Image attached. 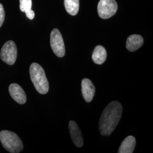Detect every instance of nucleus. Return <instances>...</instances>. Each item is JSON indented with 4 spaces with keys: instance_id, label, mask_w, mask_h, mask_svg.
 Here are the masks:
<instances>
[{
    "instance_id": "1",
    "label": "nucleus",
    "mask_w": 153,
    "mask_h": 153,
    "mask_svg": "<svg viewBox=\"0 0 153 153\" xmlns=\"http://www.w3.org/2000/svg\"><path fill=\"white\" fill-rule=\"evenodd\" d=\"M123 112V106L118 101H113L104 108L99 120V129L102 136H108L118 125Z\"/></svg>"
},
{
    "instance_id": "10",
    "label": "nucleus",
    "mask_w": 153,
    "mask_h": 153,
    "mask_svg": "<svg viewBox=\"0 0 153 153\" xmlns=\"http://www.w3.org/2000/svg\"><path fill=\"white\" fill-rule=\"evenodd\" d=\"M143 44V39L141 35L134 34L129 36L126 43V47L130 52H134L142 47Z\"/></svg>"
},
{
    "instance_id": "12",
    "label": "nucleus",
    "mask_w": 153,
    "mask_h": 153,
    "mask_svg": "<svg viewBox=\"0 0 153 153\" xmlns=\"http://www.w3.org/2000/svg\"><path fill=\"white\" fill-rule=\"evenodd\" d=\"M92 59L94 62L99 65L103 64L107 59V52L102 45L97 46L94 50Z\"/></svg>"
},
{
    "instance_id": "9",
    "label": "nucleus",
    "mask_w": 153,
    "mask_h": 153,
    "mask_svg": "<svg viewBox=\"0 0 153 153\" xmlns=\"http://www.w3.org/2000/svg\"><path fill=\"white\" fill-rule=\"evenodd\" d=\"M82 94L85 100L89 103L92 101L95 94V88L92 82L88 78L82 79Z\"/></svg>"
},
{
    "instance_id": "15",
    "label": "nucleus",
    "mask_w": 153,
    "mask_h": 153,
    "mask_svg": "<svg viewBox=\"0 0 153 153\" xmlns=\"http://www.w3.org/2000/svg\"><path fill=\"white\" fill-rule=\"evenodd\" d=\"M5 13L3 5L0 3V27L3 25L4 22L5 21Z\"/></svg>"
},
{
    "instance_id": "16",
    "label": "nucleus",
    "mask_w": 153,
    "mask_h": 153,
    "mask_svg": "<svg viewBox=\"0 0 153 153\" xmlns=\"http://www.w3.org/2000/svg\"><path fill=\"white\" fill-rule=\"evenodd\" d=\"M26 16L28 18L31 20L33 19L35 17V13L32 9L30 11H28L27 13H26Z\"/></svg>"
},
{
    "instance_id": "2",
    "label": "nucleus",
    "mask_w": 153,
    "mask_h": 153,
    "mask_svg": "<svg viewBox=\"0 0 153 153\" xmlns=\"http://www.w3.org/2000/svg\"><path fill=\"white\" fill-rule=\"evenodd\" d=\"M30 75L35 89L41 94H45L49 90V83L43 68L38 63H33L30 67Z\"/></svg>"
},
{
    "instance_id": "14",
    "label": "nucleus",
    "mask_w": 153,
    "mask_h": 153,
    "mask_svg": "<svg viewBox=\"0 0 153 153\" xmlns=\"http://www.w3.org/2000/svg\"><path fill=\"white\" fill-rule=\"evenodd\" d=\"M19 7L21 11L25 12L30 11L32 7V0H19Z\"/></svg>"
},
{
    "instance_id": "5",
    "label": "nucleus",
    "mask_w": 153,
    "mask_h": 153,
    "mask_svg": "<svg viewBox=\"0 0 153 153\" xmlns=\"http://www.w3.org/2000/svg\"><path fill=\"white\" fill-rule=\"evenodd\" d=\"M0 57L1 60L7 64L14 65L17 57V48L13 41H7L4 44L1 50Z\"/></svg>"
},
{
    "instance_id": "11",
    "label": "nucleus",
    "mask_w": 153,
    "mask_h": 153,
    "mask_svg": "<svg viewBox=\"0 0 153 153\" xmlns=\"http://www.w3.org/2000/svg\"><path fill=\"white\" fill-rule=\"evenodd\" d=\"M136 144V138L132 136L126 137L121 143L119 149V153H132Z\"/></svg>"
},
{
    "instance_id": "8",
    "label": "nucleus",
    "mask_w": 153,
    "mask_h": 153,
    "mask_svg": "<svg viewBox=\"0 0 153 153\" xmlns=\"http://www.w3.org/2000/svg\"><path fill=\"white\" fill-rule=\"evenodd\" d=\"M9 93L11 98L20 104H24L27 100V97L24 90L19 85L12 83L9 87Z\"/></svg>"
},
{
    "instance_id": "4",
    "label": "nucleus",
    "mask_w": 153,
    "mask_h": 153,
    "mask_svg": "<svg viewBox=\"0 0 153 153\" xmlns=\"http://www.w3.org/2000/svg\"><path fill=\"white\" fill-rule=\"evenodd\" d=\"M50 43L53 52L57 57H62L65 56V44L62 35L58 29H53L51 33Z\"/></svg>"
},
{
    "instance_id": "13",
    "label": "nucleus",
    "mask_w": 153,
    "mask_h": 153,
    "mask_svg": "<svg viewBox=\"0 0 153 153\" xmlns=\"http://www.w3.org/2000/svg\"><path fill=\"white\" fill-rule=\"evenodd\" d=\"M66 10L71 16H76L79 7V0H64Z\"/></svg>"
},
{
    "instance_id": "6",
    "label": "nucleus",
    "mask_w": 153,
    "mask_h": 153,
    "mask_svg": "<svg viewBox=\"0 0 153 153\" xmlns=\"http://www.w3.org/2000/svg\"><path fill=\"white\" fill-rule=\"evenodd\" d=\"M117 7L115 0H100L98 5L99 16L104 19H108L115 15Z\"/></svg>"
},
{
    "instance_id": "7",
    "label": "nucleus",
    "mask_w": 153,
    "mask_h": 153,
    "mask_svg": "<svg viewBox=\"0 0 153 153\" xmlns=\"http://www.w3.org/2000/svg\"><path fill=\"white\" fill-rule=\"evenodd\" d=\"M69 130L73 143L76 147H82L83 145L82 131L74 121L71 120L69 123Z\"/></svg>"
},
{
    "instance_id": "3",
    "label": "nucleus",
    "mask_w": 153,
    "mask_h": 153,
    "mask_svg": "<svg viewBox=\"0 0 153 153\" xmlns=\"http://www.w3.org/2000/svg\"><path fill=\"white\" fill-rule=\"evenodd\" d=\"M0 141L3 147L9 153H20L23 149L22 140L14 132L5 130L0 131Z\"/></svg>"
}]
</instances>
